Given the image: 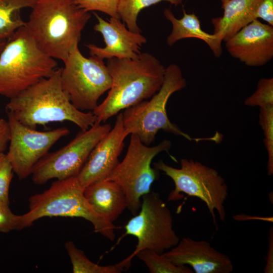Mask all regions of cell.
<instances>
[{"mask_svg":"<svg viewBox=\"0 0 273 273\" xmlns=\"http://www.w3.org/2000/svg\"><path fill=\"white\" fill-rule=\"evenodd\" d=\"M106 65L111 87L105 99L92 111L99 123L151 98L160 88L166 70L149 53H141L135 59L112 58L107 59Z\"/></svg>","mask_w":273,"mask_h":273,"instance_id":"obj_1","label":"cell"},{"mask_svg":"<svg viewBox=\"0 0 273 273\" xmlns=\"http://www.w3.org/2000/svg\"><path fill=\"white\" fill-rule=\"evenodd\" d=\"M61 68L49 77L10 99L7 112L29 127L50 122L69 121L85 130L96 123L92 112H84L71 103L61 83Z\"/></svg>","mask_w":273,"mask_h":273,"instance_id":"obj_2","label":"cell"},{"mask_svg":"<svg viewBox=\"0 0 273 273\" xmlns=\"http://www.w3.org/2000/svg\"><path fill=\"white\" fill-rule=\"evenodd\" d=\"M25 27L46 54L63 62L81 39L90 18L74 0H37L31 8Z\"/></svg>","mask_w":273,"mask_h":273,"instance_id":"obj_3","label":"cell"},{"mask_svg":"<svg viewBox=\"0 0 273 273\" xmlns=\"http://www.w3.org/2000/svg\"><path fill=\"white\" fill-rule=\"evenodd\" d=\"M84 188L76 176L57 179L42 193L32 195L28 211L21 215L22 229L44 217H80L90 222L96 233L113 241L117 227L94 210L84 196Z\"/></svg>","mask_w":273,"mask_h":273,"instance_id":"obj_4","label":"cell"},{"mask_svg":"<svg viewBox=\"0 0 273 273\" xmlns=\"http://www.w3.org/2000/svg\"><path fill=\"white\" fill-rule=\"evenodd\" d=\"M56 59L36 44L25 26L8 40L0 55V95L9 99L50 76Z\"/></svg>","mask_w":273,"mask_h":273,"instance_id":"obj_5","label":"cell"},{"mask_svg":"<svg viewBox=\"0 0 273 273\" xmlns=\"http://www.w3.org/2000/svg\"><path fill=\"white\" fill-rule=\"evenodd\" d=\"M186 85V79L177 64L172 63L166 67L164 81L159 90L149 100L129 107L122 113L123 124L127 133L136 134L142 143L148 146L154 142L160 130L182 136L189 141H215V136L193 138L169 120L166 111L167 102L173 94Z\"/></svg>","mask_w":273,"mask_h":273,"instance_id":"obj_6","label":"cell"},{"mask_svg":"<svg viewBox=\"0 0 273 273\" xmlns=\"http://www.w3.org/2000/svg\"><path fill=\"white\" fill-rule=\"evenodd\" d=\"M154 166L174 183V189L169 194L168 201L181 199L180 193L197 197L206 204L216 228L215 211L220 220H224V204L228 196V187L216 170L199 161L186 158L181 159L178 168L166 164L162 160L155 162Z\"/></svg>","mask_w":273,"mask_h":273,"instance_id":"obj_7","label":"cell"},{"mask_svg":"<svg viewBox=\"0 0 273 273\" xmlns=\"http://www.w3.org/2000/svg\"><path fill=\"white\" fill-rule=\"evenodd\" d=\"M171 142L164 140L154 146L144 144L135 134H131L128 147L123 160L106 178L118 184L124 191L127 208L133 215L139 211L142 197L149 193L152 184L158 178L159 170L151 167L153 158L167 152Z\"/></svg>","mask_w":273,"mask_h":273,"instance_id":"obj_8","label":"cell"},{"mask_svg":"<svg viewBox=\"0 0 273 273\" xmlns=\"http://www.w3.org/2000/svg\"><path fill=\"white\" fill-rule=\"evenodd\" d=\"M64 63L61 72L63 89L76 109L93 111L100 98L111 87L106 64L98 57H84L78 46L69 53Z\"/></svg>","mask_w":273,"mask_h":273,"instance_id":"obj_9","label":"cell"},{"mask_svg":"<svg viewBox=\"0 0 273 273\" xmlns=\"http://www.w3.org/2000/svg\"><path fill=\"white\" fill-rule=\"evenodd\" d=\"M140 211L124 226L125 235L138 239L134 251L127 258L132 260L143 249L162 254L174 247L179 237L173 228L172 216L159 193L150 192L142 197Z\"/></svg>","mask_w":273,"mask_h":273,"instance_id":"obj_10","label":"cell"},{"mask_svg":"<svg viewBox=\"0 0 273 273\" xmlns=\"http://www.w3.org/2000/svg\"><path fill=\"white\" fill-rule=\"evenodd\" d=\"M111 129L109 124L95 123L62 148L48 152L33 168V183L41 185L53 178L61 180L77 176L93 149Z\"/></svg>","mask_w":273,"mask_h":273,"instance_id":"obj_11","label":"cell"},{"mask_svg":"<svg viewBox=\"0 0 273 273\" xmlns=\"http://www.w3.org/2000/svg\"><path fill=\"white\" fill-rule=\"evenodd\" d=\"M10 129L9 147L6 154L13 171L20 179L31 175L36 163L58 140L69 133L62 127L49 131H38L26 126L7 113Z\"/></svg>","mask_w":273,"mask_h":273,"instance_id":"obj_12","label":"cell"},{"mask_svg":"<svg viewBox=\"0 0 273 273\" xmlns=\"http://www.w3.org/2000/svg\"><path fill=\"white\" fill-rule=\"evenodd\" d=\"M128 135L123 124L122 114L120 113L113 128L97 143L77 176L84 188L106 178L116 167Z\"/></svg>","mask_w":273,"mask_h":273,"instance_id":"obj_13","label":"cell"},{"mask_svg":"<svg viewBox=\"0 0 273 273\" xmlns=\"http://www.w3.org/2000/svg\"><path fill=\"white\" fill-rule=\"evenodd\" d=\"M225 42L230 55L248 66H263L273 58V26L258 19Z\"/></svg>","mask_w":273,"mask_h":273,"instance_id":"obj_14","label":"cell"},{"mask_svg":"<svg viewBox=\"0 0 273 273\" xmlns=\"http://www.w3.org/2000/svg\"><path fill=\"white\" fill-rule=\"evenodd\" d=\"M93 14L98 20L94 29L102 35L105 47L86 44L91 56L103 60L112 58L135 59L139 57L141 47L147 42L144 36L129 30L120 18L111 17L106 21L96 13Z\"/></svg>","mask_w":273,"mask_h":273,"instance_id":"obj_15","label":"cell"},{"mask_svg":"<svg viewBox=\"0 0 273 273\" xmlns=\"http://www.w3.org/2000/svg\"><path fill=\"white\" fill-rule=\"evenodd\" d=\"M163 255L177 265H190L195 273H230L234 269L230 257L205 240L184 237Z\"/></svg>","mask_w":273,"mask_h":273,"instance_id":"obj_16","label":"cell"},{"mask_svg":"<svg viewBox=\"0 0 273 273\" xmlns=\"http://www.w3.org/2000/svg\"><path fill=\"white\" fill-rule=\"evenodd\" d=\"M84 195L94 210L113 222L127 208L126 195L116 182L104 178L84 188Z\"/></svg>","mask_w":273,"mask_h":273,"instance_id":"obj_17","label":"cell"},{"mask_svg":"<svg viewBox=\"0 0 273 273\" xmlns=\"http://www.w3.org/2000/svg\"><path fill=\"white\" fill-rule=\"evenodd\" d=\"M261 0H230L223 5L222 16L211 20L214 34L222 43L226 41L255 19L256 10Z\"/></svg>","mask_w":273,"mask_h":273,"instance_id":"obj_18","label":"cell"},{"mask_svg":"<svg viewBox=\"0 0 273 273\" xmlns=\"http://www.w3.org/2000/svg\"><path fill=\"white\" fill-rule=\"evenodd\" d=\"M183 16L176 18L169 9H165L163 14L172 24V31L166 39L167 44L171 46L177 41L185 38H196L204 41L214 55L219 58L222 54L221 43L213 34L204 31L201 28L200 21L194 13H187L183 8Z\"/></svg>","mask_w":273,"mask_h":273,"instance_id":"obj_19","label":"cell"},{"mask_svg":"<svg viewBox=\"0 0 273 273\" xmlns=\"http://www.w3.org/2000/svg\"><path fill=\"white\" fill-rule=\"evenodd\" d=\"M65 248L70 258L74 273H120L127 269L131 260L126 258L113 265H100L90 260L83 251L72 241H67Z\"/></svg>","mask_w":273,"mask_h":273,"instance_id":"obj_20","label":"cell"},{"mask_svg":"<svg viewBox=\"0 0 273 273\" xmlns=\"http://www.w3.org/2000/svg\"><path fill=\"white\" fill-rule=\"evenodd\" d=\"M37 0H0V38L8 40L20 27L25 25L20 11L32 8Z\"/></svg>","mask_w":273,"mask_h":273,"instance_id":"obj_21","label":"cell"},{"mask_svg":"<svg viewBox=\"0 0 273 273\" xmlns=\"http://www.w3.org/2000/svg\"><path fill=\"white\" fill-rule=\"evenodd\" d=\"M162 2H167L176 7L182 4L183 0H120L118 13L120 19L129 30L141 33L137 24L140 12L146 8Z\"/></svg>","mask_w":273,"mask_h":273,"instance_id":"obj_22","label":"cell"},{"mask_svg":"<svg viewBox=\"0 0 273 273\" xmlns=\"http://www.w3.org/2000/svg\"><path fill=\"white\" fill-rule=\"evenodd\" d=\"M147 266L151 273H193V269L186 265H177L172 263L163 254L145 249L135 255Z\"/></svg>","mask_w":273,"mask_h":273,"instance_id":"obj_23","label":"cell"},{"mask_svg":"<svg viewBox=\"0 0 273 273\" xmlns=\"http://www.w3.org/2000/svg\"><path fill=\"white\" fill-rule=\"evenodd\" d=\"M259 123L263 130V143L267 153V174H273V105L259 108Z\"/></svg>","mask_w":273,"mask_h":273,"instance_id":"obj_24","label":"cell"},{"mask_svg":"<svg viewBox=\"0 0 273 273\" xmlns=\"http://www.w3.org/2000/svg\"><path fill=\"white\" fill-rule=\"evenodd\" d=\"M249 107H264L273 105V78L260 79L255 91L244 101Z\"/></svg>","mask_w":273,"mask_h":273,"instance_id":"obj_25","label":"cell"},{"mask_svg":"<svg viewBox=\"0 0 273 273\" xmlns=\"http://www.w3.org/2000/svg\"><path fill=\"white\" fill-rule=\"evenodd\" d=\"M81 9L89 12L99 11L104 13L111 18H120L118 7L120 0H74Z\"/></svg>","mask_w":273,"mask_h":273,"instance_id":"obj_26","label":"cell"},{"mask_svg":"<svg viewBox=\"0 0 273 273\" xmlns=\"http://www.w3.org/2000/svg\"><path fill=\"white\" fill-rule=\"evenodd\" d=\"M13 172L6 154L0 153V202L7 205H10L9 190Z\"/></svg>","mask_w":273,"mask_h":273,"instance_id":"obj_27","label":"cell"},{"mask_svg":"<svg viewBox=\"0 0 273 273\" xmlns=\"http://www.w3.org/2000/svg\"><path fill=\"white\" fill-rule=\"evenodd\" d=\"M21 230V215L15 214L11 210L9 205L0 202V233Z\"/></svg>","mask_w":273,"mask_h":273,"instance_id":"obj_28","label":"cell"},{"mask_svg":"<svg viewBox=\"0 0 273 273\" xmlns=\"http://www.w3.org/2000/svg\"><path fill=\"white\" fill-rule=\"evenodd\" d=\"M256 18H260L273 26V0H261L256 13Z\"/></svg>","mask_w":273,"mask_h":273,"instance_id":"obj_29","label":"cell"},{"mask_svg":"<svg viewBox=\"0 0 273 273\" xmlns=\"http://www.w3.org/2000/svg\"><path fill=\"white\" fill-rule=\"evenodd\" d=\"M268 249L266 257V265L264 272L265 273H272L273 272V228L271 227L269 230L268 238Z\"/></svg>","mask_w":273,"mask_h":273,"instance_id":"obj_30","label":"cell"},{"mask_svg":"<svg viewBox=\"0 0 273 273\" xmlns=\"http://www.w3.org/2000/svg\"><path fill=\"white\" fill-rule=\"evenodd\" d=\"M10 129L7 123L0 127V153H4L9 142Z\"/></svg>","mask_w":273,"mask_h":273,"instance_id":"obj_31","label":"cell"},{"mask_svg":"<svg viewBox=\"0 0 273 273\" xmlns=\"http://www.w3.org/2000/svg\"><path fill=\"white\" fill-rule=\"evenodd\" d=\"M8 40L0 38V55L5 48Z\"/></svg>","mask_w":273,"mask_h":273,"instance_id":"obj_32","label":"cell"},{"mask_svg":"<svg viewBox=\"0 0 273 273\" xmlns=\"http://www.w3.org/2000/svg\"><path fill=\"white\" fill-rule=\"evenodd\" d=\"M7 123V121L5 120L0 118V127L5 125Z\"/></svg>","mask_w":273,"mask_h":273,"instance_id":"obj_33","label":"cell"},{"mask_svg":"<svg viewBox=\"0 0 273 273\" xmlns=\"http://www.w3.org/2000/svg\"><path fill=\"white\" fill-rule=\"evenodd\" d=\"M219 1L221 2V3L222 4L221 5H223L224 4H225L226 2H228V1H229L230 0H219Z\"/></svg>","mask_w":273,"mask_h":273,"instance_id":"obj_34","label":"cell"}]
</instances>
